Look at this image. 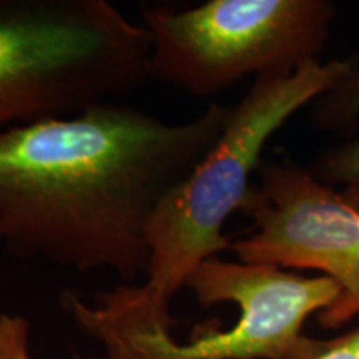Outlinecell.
<instances>
[{
  "mask_svg": "<svg viewBox=\"0 0 359 359\" xmlns=\"http://www.w3.org/2000/svg\"><path fill=\"white\" fill-rule=\"evenodd\" d=\"M200 304L235 303L230 330L205 327L188 343L165 330H125L98 334L107 359H286L303 336L304 321L330 308L339 296L327 276H304L271 264L210 258L188 278Z\"/></svg>",
  "mask_w": 359,
  "mask_h": 359,
  "instance_id": "5b68a950",
  "label": "cell"
},
{
  "mask_svg": "<svg viewBox=\"0 0 359 359\" xmlns=\"http://www.w3.org/2000/svg\"><path fill=\"white\" fill-rule=\"evenodd\" d=\"M0 359H30L25 318L0 314Z\"/></svg>",
  "mask_w": 359,
  "mask_h": 359,
  "instance_id": "30bf717a",
  "label": "cell"
},
{
  "mask_svg": "<svg viewBox=\"0 0 359 359\" xmlns=\"http://www.w3.org/2000/svg\"><path fill=\"white\" fill-rule=\"evenodd\" d=\"M150 77V35L107 0H0V132L114 102Z\"/></svg>",
  "mask_w": 359,
  "mask_h": 359,
  "instance_id": "3957f363",
  "label": "cell"
},
{
  "mask_svg": "<svg viewBox=\"0 0 359 359\" xmlns=\"http://www.w3.org/2000/svg\"><path fill=\"white\" fill-rule=\"evenodd\" d=\"M286 359H359V327L330 339L303 334Z\"/></svg>",
  "mask_w": 359,
  "mask_h": 359,
  "instance_id": "9c48e42d",
  "label": "cell"
},
{
  "mask_svg": "<svg viewBox=\"0 0 359 359\" xmlns=\"http://www.w3.org/2000/svg\"><path fill=\"white\" fill-rule=\"evenodd\" d=\"M330 0H208L143 11L150 77L193 97H212L241 79L285 77L318 60L331 35Z\"/></svg>",
  "mask_w": 359,
  "mask_h": 359,
  "instance_id": "277c9868",
  "label": "cell"
},
{
  "mask_svg": "<svg viewBox=\"0 0 359 359\" xmlns=\"http://www.w3.org/2000/svg\"><path fill=\"white\" fill-rule=\"evenodd\" d=\"M308 170L326 185L343 188L341 193L359 208V135L321 154Z\"/></svg>",
  "mask_w": 359,
  "mask_h": 359,
  "instance_id": "ba28073f",
  "label": "cell"
},
{
  "mask_svg": "<svg viewBox=\"0 0 359 359\" xmlns=\"http://www.w3.org/2000/svg\"><path fill=\"white\" fill-rule=\"evenodd\" d=\"M230 107L182 123L116 102L0 132V246L80 271L147 275L148 226L222 135Z\"/></svg>",
  "mask_w": 359,
  "mask_h": 359,
  "instance_id": "6da1fadb",
  "label": "cell"
},
{
  "mask_svg": "<svg viewBox=\"0 0 359 359\" xmlns=\"http://www.w3.org/2000/svg\"><path fill=\"white\" fill-rule=\"evenodd\" d=\"M353 60L354 55L311 60L285 77L255 79L230 110L215 145L151 218L145 283L111 291L98 308L80 304V325L85 330L170 331L175 325L168 311L173 294L201 263L230 250L224 223L243 206L269 138L299 109L336 87Z\"/></svg>",
  "mask_w": 359,
  "mask_h": 359,
  "instance_id": "7a4b0ae2",
  "label": "cell"
},
{
  "mask_svg": "<svg viewBox=\"0 0 359 359\" xmlns=\"http://www.w3.org/2000/svg\"><path fill=\"white\" fill-rule=\"evenodd\" d=\"M314 125L336 133H353L359 122V55L349 74L314 102Z\"/></svg>",
  "mask_w": 359,
  "mask_h": 359,
  "instance_id": "52a82bcc",
  "label": "cell"
},
{
  "mask_svg": "<svg viewBox=\"0 0 359 359\" xmlns=\"http://www.w3.org/2000/svg\"><path fill=\"white\" fill-rule=\"evenodd\" d=\"M257 177L240 210L253 230L230 251L241 263L331 278L339 296L318 321L325 330L346 325L359 314V208L293 161H262Z\"/></svg>",
  "mask_w": 359,
  "mask_h": 359,
  "instance_id": "8992f818",
  "label": "cell"
}]
</instances>
